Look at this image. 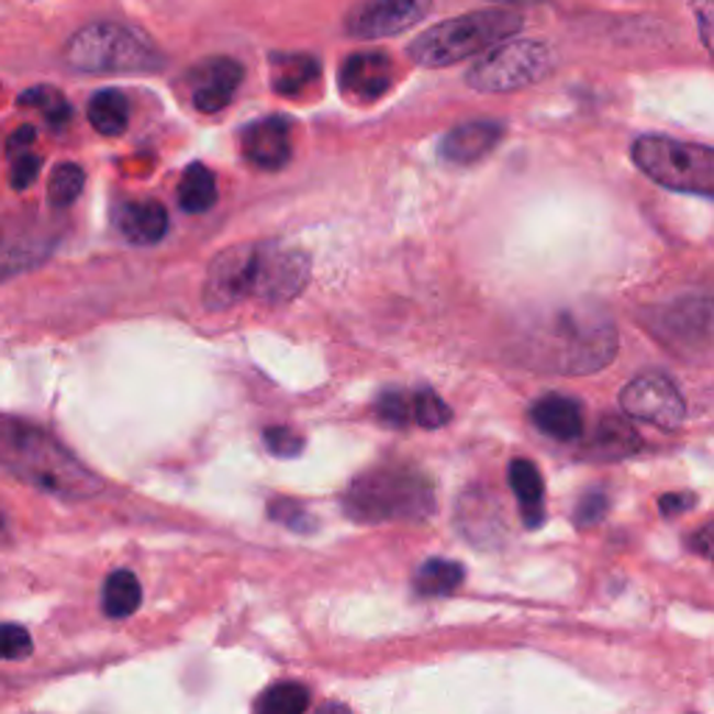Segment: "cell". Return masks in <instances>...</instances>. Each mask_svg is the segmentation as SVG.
Masks as SVG:
<instances>
[{
	"instance_id": "6da1fadb",
	"label": "cell",
	"mask_w": 714,
	"mask_h": 714,
	"mask_svg": "<svg viewBox=\"0 0 714 714\" xmlns=\"http://www.w3.org/2000/svg\"><path fill=\"white\" fill-rule=\"evenodd\" d=\"M617 355V330L594 304L561 308L525 335V360L556 375H592Z\"/></svg>"
},
{
	"instance_id": "7a4b0ae2",
	"label": "cell",
	"mask_w": 714,
	"mask_h": 714,
	"mask_svg": "<svg viewBox=\"0 0 714 714\" xmlns=\"http://www.w3.org/2000/svg\"><path fill=\"white\" fill-rule=\"evenodd\" d=\"M0 467L62 500H90L103 489V480L65 444L37 424L18 419L0 416Z\"/></svg>"
},
{
	"instance_id": "3957f363",
	"label": "cell",
	"mask_w": 714,
	"mask_h": 714,
	"mask_svg": "<svg viewBox=\"0 0 714 714\" xmlns=\"http://www.w3.org/2000/svg\"><path fill=\"white\" fill-rule=\"evenodd\" d=\"M344 511L349 520L377 525V522H419L436 511L431 480L413 469H371L352 480L344 494Z\"/></svg>"
},
{
	"instance_id": "277c9868",
	"label": "cell",
	"mask_w": 714,
	"mask_h": 714,
	"mask_svg": "<svg viewBox=\"0 0 714 714\" xmlns=\"http://www.w3.org/2000/svg\"><path fill=\"white\" fill-rule=\"evenodd\" d=\"M522 25H525L522 14L509 7L469 12L464 18L436 23L433 29L419 34L408 45V54L422 67H449L469 59V56H480L503 40H511L514 34H520Z\"/></svg>"
},
{
	"instance_id": "5b68a950",
	"label": "cell",
	"mask_w": 714,
	"mask_h": 714,
	"mask_svg": "<svg viewBox=\"0 0 714 714\" xmlns=\"http://www.w3.org/2000/svg\"><path fill=\"white\" fill-rule=\"evenodd\" d=\"M67 65L81 74H152L163 67L159 51L140 31L121 23H92L65 48Z\"/></svg>"
},
{
	"instance_id": "8992f818",
	"label": "cell",
	"mask_w": 714,
	"mask_h": 714,
	"mask_svg": "<svg viewBox=\"0 0 714 714\" xmlns=\"http://www.w3.org/2000/svg\"><path fill=\"white\" fill-rule=\"evenodd\" d=\"M634 163L661 188L714 199V148L645 134L631 148Z\"/></svg>"
},
{
	"instance_id": "52a82bcc",
	"label": "cell",
	"mask_w": 714,
	"mask_h": 714,
	"mask_svg": "<svg viewBox=\"0 0 714 714\" xmlns=\"http://www.w3.org/2000/svg\"><path fill=\"white\" fill-rule=\"evenodd\" d=\"M556 56L536 40H503L467 70V85L478 92H514L545 79Z\"/></svg>"
},
{
	"instance_id": "ba28073f",
	"label": "cell",
	"mask_w": 714,
	"mask_h": 714,
	"mask_svg": "<svg viewBox=\"0 0 714 714\" xmlns=\"http://www.w3.org/2000/svg\"><path fill=\"white\" fill-rule=\"evenodd\" d=\"M620 405L636 422H648L661 431H678L684 424L687 405L676 382L659 371L634 377L620 394Z\"/></svg>"
},
{
	"instance_id": "9c48e42d",
	"label": "cell",
	"mask_w": 714,
	"mask_h": 714,
	"mask_svg": "<svg viewBox=\"0 0 714 714\" xmlns=\"http://www.w3.org/2000/svg\"><path fill=\"white\" fill-rule=\"evenodd\" d=\"M257 282V246L241 243L226 252H221L210 263V271L204 279V304L210 310H226L232 304L243 302L246 297H255Z\"/></svg>"
},
{
	"instance_id": "30bf717a",
	"label": "cell",
	"mask_w": 714,
	"mask_h": 714,
	"mask_svg": "<svg viewBox=\"0 0 714 714\" xmlns=\"http://www.w3.org/2000/svg\"><path fill=\"white\" fill-rule=\"evenodd\" d=\"M310 279L308 255L297 248H282L277 243L257 246V282L255 297L268 304H285L304 291Z\"/></svg>"
},
{
	"instance_id": "8fae6325",
	"label": "cell",
	"mask_w": 714,
	"mask_h": 714,
	"mask_svg": "<svg viewBox=\"0 0 714 714\" xmlns=\"http://www.w3.org/2000/svg\"><path fill=\"white\" fill-rule=\"evenodd\" d=\"M433 0H360L346 14V31L357 40L397 37L402 31L422 23Z\"/></svg>"
},
{
	"instance_id": "7c38bea8",
	"label": "cell",
	"mask_w": 714,
	"mask_h": 714,
	"mask_svg": "<svg viewBox=\"0 0 714 714\" xmlns=\"http://www.w3.org/2000/svg\"><path fill=\"white\" fill-rule=\"evenodd\" d=\"M341 90L346 98L357 103H371L386 96L394 81V65L391 56L382 51H355L341 65Z\"/></svg>"
},
{
	"instance_id": "4fadbf2b",
	"label": "cell",
	"mask_w": 714,
	"mask_h": 714,
	"mask_svg": "<svg viewBox=\"0 0 714 714\" xmlns=\"http://www.w3.org/2000/svg\"><path fill=\"white\" fill-rule=\"evenodd\" d=\"M241 148L246 163L260 170H279L291 163V121L288 118H263L248 123L241 134Z\"/></svg>"
},
{
	"instance_id": "5bb4252c",
	"label": "cell",
	"mask_w": 714,
	"mask_h": 714,
	"mask_svg": "<svg viewBox=\"0 0 714 714\" xmlns=\"http://www.w3.org/2000/svg\"><path fill=\"white\" fill-rule=\"evenodd\" d=\"M243 81L241 62L226 59V56H215V59L204 62L190 76V90H193V107L204 115L221 112L230 107L235 98L237 87Z\"/></svg>"
},
{
	"instance_id": "9a60e30c",
	"label": "cell",
	"mask_w": 714,
	"mask_h": 714,
	"mask_svg": "<svg viewBox=\"0 0 714 714\" xmlns=\"http://www.w3.org/2000/svg\"><path fill=\"white\" fill-rule=\"evenodd\" d=\"M676 341L681 349H709L714 344V302L706 299H687L665 313V335Z\"/></svg>"
},
{
	"instance_id": "2e32d148",
	"label": "cell",
	"mask_w": 714,
	"mask_h": 714,
	"mask_svg": "<svg viewBox=\"0 0 714 714\" xmlns=\"http://www.w3.org/2000/svg\"><path fill=\"white\" fill-rule=\"evenodd\" d=\"M500 140H503V126L497 121H469L444 134L438 152L453 165H472L494 152Z\"/></svg>"
},
{
	"instance_id": "e0dca14e",
	"label": "cell",
	"mask_w": 714,
	"mask_h": 714,
	"mask_svg": "<svg viewBox=\"0 0 714 714\" xmlns=\"http://www.w3.org/2000/svg\"><path fill=\"white\" fill-rule=\"evenodd\" d=\"M531 419L545 436L556 438V442H576L583 433V408L581 402L572 400V397H542V400L531 408Z\"/></svg>"
},
{
	"instance_id": "ac0fdd59",
	"label": "cell",
	"mask_w": 714,
	"mask_h": 714,
	"mask_svg": "<svg viewBox=\"0 0 714 714\" xmlns=\"http://www.w3.org/2000/svg\"><path fill=\"white\" fill-rule=\"evenodd\" d=\"M118 230L132 246H157L168 235V210L159 201H132L118 212Z\"/></svg>"
},
{
	"instance_id": "d6986e66",
	"label": "cell",
	"mask_w": 714,
	"mask_h": 714,
	"mask_svg": "<svg viewBox=\"0 0 714 714\" xmlns=\"http://www.w3.org/2000/svg\"><path fill=\"white\" fill-rule=\"evenodd\" d=\"M321 65L310 54H271V87L277 96L299 98L319 85Z\"/></svg>"
},
{
	"instance_id": "ffe728a7",
	"label": "cell",
	"mask_w": 714,
	"mask_h": 714,
	"mask_svg": "<svg viewBox=\"0 0 714 714\" xmlns=\"http://www.w3.org/2000/svg\"><path fill=\"white\" fill-rule=\"evenodd\" d=\"M509 483L520 500L522 520L527 527H542L547 520L545 511V480L536 464L527 458H516L509 469Z\"/></svg>"
},
{
	"instance_id": "44dd1931",
	"label": "cell",
	"mask_w": 714,
	"mask_h": 714,
	"mask_svg": "<svg viewBox=\"0 0 714 714\" xmlns=\"http://www.w3.org/2000/svg\"><path fill=\"white\" fill-rule=\"evenodd\" d=\"M129 98L121 90H98L87 103V118L103 137H118L129 126Z\"/></svg>"
},
{
	"instance_id": "7402d4cb",
	"label": "cell",
	"mask_w": 714,
	"mask_h": 714,
	"mask_svg": "<svg viewBox=\"0 0 714 714\" xmlns=\"http://www.w3.org/2000/svg\"><path fill=\"white\" fill-rule=\"evenodd\" d=\"M219 201V185H215V176L207 165L193 163L179 179V207L190 215H199V212H207L215 207Z\"/></svg>"
},
{
	"instance_id": "603a6c76",
	"label": "cell",
	"mask_w": 714,
	"mask_h": 714,
	"mask_svg": "<svg viewBox=\"0 0 714 714\" xmlns=\"http://www.w3.org/2000/svg\"><path fill=\"white\" fill-rule=\"evenodd\" d=\"M642 438L636 433V427H631L628 422L617 416H603L594 431L592 438V453L598 458H625V455H634L639 449Z\"/></svg>"
},
{
	"instance_id": "cb8c5ba5",
	"label": "cell",
	"mask_w": 714,
	"mask_h": 714,
	"mask_svg": "<svg viewBox=\"0 0 714 714\" xmlns=\"http://www.w3.org/2000/svg\"><path fill=\"white\" fill-rule=\"evenodd\" d=\"M140 600H143V589H140V581L134 572L129 569H118L107 578L103 583V614L112 620H126L132 617L140 609Z\"/></svg>"
},
{
	"instance_id": "d4e9b609",
	"label": "cell",
	"mask_w": 714,
	"mask_h": 714,
	"mask_svg": "<svg viewBox=\"0 0 714 714\" xmlns=\"http://www.w3.org/2000/svg\"><path fill=\"white\" fill-rule=\"evenodd\" d=\"M460 583H464V567L455 561H444V558L424 561L413 578V587L422 598H444V594H453Z\"/></svg>"
},
{
	"instance_id": "484cf974",
	"label": "cell",
	"mask_w": 714,
	"mask_h": 714,
	"mask_svg": "<svg viewBox=\"0 0 714 714\" xmlns=\"http://www.w3.org/2000/svg\"><path fill=\"white\" fill-rule=\"evenodd\" d=\"M310 706V690L297 681H282L263 692L257 709L266 714H302Z\"/></svg>"
},
{
	"instance_id": "4316f807",
	"label": "cell",
	"mask_w": 714,
	"mask_h": 714,
	"mask_svg": "<svg viewBox=\"0 0 714 714\" xmlns=\"http://www.w3.org/2000/svg\"><path fill=\"white\" fill-rule=\"evenodd\" d=\"M18 103L20 107H37V110H43L45 121L54 129H62L70 121V103L54 87H31V90H25L18 98Z\"/></svg>"
},
{
	"instance_id": "83f0119b",
	"label": "cell",
	"mask_w": 714,
	"mask_h": 714,
	"mask_svg": "<svg viewBox=\"0 0 714 714\" xmlns=\"http://www.w3.org/2000/svg\"><path fill=\"white\" fill-rule=\"evenodd\" d=\"M85 179H87V174L81 165H76V163L59 165V168L51 174L48 199L54 201L56 207L74 204V201L81 196V190H85Z\"/></svg>"
},
{
	"instance_id": "f1b7e54d",
	"label": "cell",
	"mask_w": 714,
	"mask_h": 714,
	"mask_svg": "<svg viewBox=\"0 0 714 714\" xmlns=\"http://www.w3.org/2000/svg\"><path fill=\"white\" fill-rule=\"evenodd\" d=\"M453 419V411H449L447 402L431 391V388H419L413 394V422L424 431H436V427H444V424Z\"/></svg>"
},
{
	"instance_id": "f546056e",
	"label": "cell",
	"mask_w": 714,
	"mask_h": 714,
	"mask_svg": "<svg viewBox=\"0 0 714 714\" xmlns=\"http://www.w3.org/2000/svg\"><path fill=\"white\" fill-rule=\"evenodd\" d=\"M375 416L388 427H408L413 422V394L408 391H382L375 402Z\"/></svg>"
},
{
	"instance_id": "4dcf8cb0",
	"label": "cell",
	"mask_w": 714,
	"mask_h": 714,
	"mask_svg": "<svg viewBox=\"0 0 714 714\" xmlns=\"http://www.w3.org/2000/svg\"><path fill=\"white\" fill-rule=\"evenodd\" d=\"M268 516L293 533H313L315 527H319L313 514H310L304 505H299L297 500H274V503L268 505Z\"/></svg>"
},
{
	"instance_id": "1f68e13d",
	"label": "cell",
	"mask_w": 714,
	"mask_h": 714,
	"mask_svg": "<svg viewBox=\"0 0 714 714\" xmlns=\"http://www.w3.org/2000/svg\"><path fill=\"white\" fill-rule=\"evenodd\" d=\"M31 634L18 623H0V659L20 661L25 656H31Z\"/></svg>"
},
{
	"instance_id": "d6a6232c",
	"label": "cell",
	"mask_w": 714,
	"mask_h": 714,
	"mask_svg": "<svg viewBox=\"0 0 714 714\" xmlns=\"http://www.w3.org/2000/svg\"><path fill=\"white\" fill-rule=\"evenodd\" d=\"M263 442H266L268 453L277 455V458H297L304 449V438L293 433L291 427H268L263 433Z\"/></svg>"
},
{
	"instance_id": "836d02e7",
	"label": "cell",
	"mask_w": 714,
	"mask_h": 714,
	"mask_svg": "<svg viewBox=\"0 0 714 714\" xmlns=\"http://www.w3.org/2000/svg\"><path fill=\"white\" fill-rule=\"evenodd\" d=\"M605 511H609V497H605L603 491H587L576 509V522L581 527L598 525L605 516Z\"/></svg>"
},
{
	"instance_id": "e575fe53",
	"label": "cell",
	"mask_w": 714,
	"mask_h": 714,
	"mask_svg": "<svg viewBox=\"0 0 714 714\" xmlns=\"http://www.w3.org/2000/svg\"><path fill=\"white\" fill-rule=\"evenodd\" d=\"M695 14L698 31H701V43L706 45L709 56L714 59V0H687Z\"/></svg>"
},
{
	"instance_id": "d590c367",
	"label": "cell",
	"mask_w": 714,
	"mask_h": 714,
	"mask_svg": "<svg viewBox=\"0 0 714 714\" xmlns=\"http://www.w3.org/2000/svg\"><path fill=\"white\" fill-rule=\"evenodd\" d=\"M40 157H34V154L23 152L14 157V165H12V188L14 190H29L31 185L37 182L40 179Z\"/></svg>"
},
{
	"instance_id": "8d00e7d4",
	"label": "cell",
	"mask_w": 714,
	"mask_h": 714,
	"mask_svg": "<svg viewBox=\"0 0 714 714\" xmlns=\"http://www.w3.org/2000/svg\"><path fill=\"white\" fill-rule=\"evenodd\" d=\"M698 497L695 494H687V491H681V494H665L659 497V509L665 516H678V514H687L690 509H695Z\"/></svg>"
},
{
	"instance_id": "74e56055",
	"label": "cell",
	"mask_w": 714,
	"mask_h": 714,
	"mask_svg": "<svg viewBox=\"0 0 714 714\" xmlns=\"http://www.w3.org/2000/svg\"><path fill=\"white\" fill-rule=\"evenodd\" d=\"M34 137H37V132H34V126L18 129V132H14L12 137H9V143H7L9 154H12V157H18V154H23L25 148H29L31 143H34Z\"/></svg>"
},
{
	"instance_id": "f35d334b",
	"label": "cell",
	"mask_w": 714,
	"mask_h": 714,
	"mask_svg": "<svg viewBox=\"0 0 714 714\" xmlns=\"http://www.w3.org/2000/svg\"><path fill=\"white\" fill-rule=\"evenodd\" d=\"M692 550L714 561V525L703 527V531H698L695 536H692Z\"/></svg>"
},
{
	"instance_id": "ab89813d",
	"label": "cell",
	"mask_w": 714,
	"mask_h": 714,
	"mask_svg": "<svg viewBox=\"0 0 714 714\" xmlns=\"http://www.w3.org/2000/svg\"><path fill=\"white\" fill-rule=\"evenodd\" d=\"M497 3H503V7H514V3H536V0H497Z\"/></svg>"
},
{
	"instance_id": "60d3db41",
	"label": "cell",
	"mask_w": 714,
	"mask_h": 714,
	"mask_svg": "<svg viewBox=\"0 0 714 714\" xmlns=\"http://www.w3.org/2000/svg\"><path fill=\"white\" fill-rule=\"evenodd\" d=\"M7 531V525H3V516H0V533Z\"/></svg>"
}]
</instances>
